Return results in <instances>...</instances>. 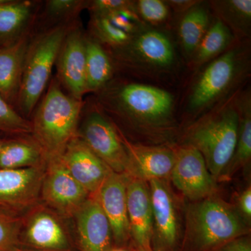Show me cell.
<instances>
[{
  "mask_svg": "<svg viewBox=\"0 0 251 251\" xmlns=\"http://www.w3.org/2000/svg\"><path fill=\"white\" fill-rule=\"evenodd\" d=\"M153 216V232L163 245L172 247L177 240L179 222L174 198L165 180L149 181Z\"/></svg>",
  "mask_w": 251,
  "mask_h": 251,
  "instance_id": "19",
  "label": "cell"
},
{
  "mask_svg": "<svg viewBox=\"0 0 251 251\" xmlns=\"http://www.w3.org/2000/svg\"><path fill=\"white\" fill-rule=\"evenodd\" d=\"M126 195L130 232L143 250L150 251L153 235L152 209L150 188L146 181L128 176Z\"/></svg>",
  "mask_w": 251,
  "mask_h": 251,
  "instance_id": "18",
  "label": "cell"
},
{
  "mask_svg": "<svg viewBox=\"0 0 251 251\" xmlns=\"http://www.w3.org/2000/svg\"><path fill=\"white\" fill-rule=\"evenodd\" d=\"M46 166L0 169V210L16 214L40 199Z\"/></svg>",
  "mask_w": 251,
  "mask_h": 251,
  "instance_id": "11",
  "label": "cell"
},
{
  "mask_svg": "<svg viewBox=\"0 0 251 251\" xmlns=\"http://www.w3.org/2000/svg\"><path fill=\"white\" fill-rule=\"evenodd\" d=\"M23 219L0 210V251H14L20 247Z\"/></svg>",
  "mask_w": 251,
  "mask_h": 251,
  "instance_id": "29",
  "label": "cell"
},
{
  "mask_svg": "<svg viewBox=\"0 0 251 251\" xmlns=\"http://www.w3.org/2000/svg\"><path fill=\"white\" fill-rule=\"evenodd\" d=\"M81 251H109L112 229L95 195H90L75 215Z\"/></svg>",
  "mask_w": 251,
  "mask_h": 251,
  "instance_id": "17",
  "label": "cell"
},
{
  "mask_svg": "<svg viewBox=\"0 0 251 251\" xmlns=\"http://www.w3.org/2000/svg\"><path fill=\"white\" fill-rule=\"evenodd\" d=\"M3 140L0 138V153H1V148H2Z\"/></svg>",
  "mask_w": 251,
  "mask_h": 251,
  "instance_id": "39",
  "label": "cell"
},
{
  "mask_svg": "<svg viewBox=\"0 0 251 251\" xmlns=\"http://www.w3.org/2000/svg\"><path fill=\"white\" fill-rule=\"evenodd\" d=\"M31 16L29 1L4 0L0 3V45H9L23 35Z\"/></svg>",
  "mask_w": 251,
  "mask_h": 251,
  "instance_id": "22",
  "label": "cell"
},
{
  "mask_svg": "<svg viewBox=\"0 0 251 251\" xmlns=\"http://www.w3.org/2000/svg\"><path fill=\"white\" fill-rule=\"evenodd\" d=\"M0 131L11 134L31 133V122L18 113L12 105L0 97Z\"/></svg>",
  "mask_w": 251,
  "mask_h": 251,
  "instance_id": "30",
  "label": "cell"
},
{
  "mask_svg": "<svg viewBox=\"0 0 251 251\" xmlns=\"http://www.w3.org/2000/svg\"><path fill=\"white\" fill-rule=\"evenodd\" d=\"M224 251H251V244L248 239H237L229 243Z\"/></svg>",
  "mask_w": 251,
  "mask_h": 251,
  "instance_id": "37",
  "label": "cell"
},
{
  "mask_svg": "<svg viewBox=\"0 0 251 251\" xmlns=\"http://www.w3.org/2000/svg\"><path fill=\"white\" fill-rule=\"evenodd\" d=\"M171 177L180 192L192 201L211 197L216 191L215 179L209 173L204 157L191 145H185L176 151Z\"/></svg>",
  "mask_w": 251,
  "mask_h": 251,
  "instance_id": "10",
  "label": "cell"
},
{
  "mask_svg": "<svg viewBox=\"0 0 251 251\" xmlns=\"http://www.w3.org/2000/svg\"><path fill=\"white\" fill-rule=\"evenodd\" d=\"M120 49L125 52L128 62L143 70H168L176 59L169 38L154 29L140 30Z\"/></svg>",
  "mask_w": 251,
  "mask_h": 251,
  "instance_id": "12",
  "label": "cell"
},
{
  "mask_svg": "<svg viewBox=\"0 0 251 251\" xmlns=\"http://www.w3.org/2000/svg\"><path fill=\"white\" fill-rule=\"evenodd\" d=\"M90 193L66 169L60 158L48 162L40 198L58 215L75 216Z\"/></svg>",
  "mask_w": 251,
  "mask_h": 251,
  "instance_id": "6",
  "label": "cell"
},
{
  "mask_svg": "<svg viewBox=\"0 0 251 251\" xmlns=\"http://www.w3.org/2000/svg\"><path fill=\"white\" fill-rule=\"evenodd\" d=\"M46 164L44 153L34 138L3 140L0 169H22Z\"/></svg>",
  "mask_w": 251,
  "mask_h": 251,
  "instance_id": "21",
  "label": "cell"
},
{
  "mask_svg": "<svg viewBox=\"0 0 251 251\" xmlns=\"http://www.w3.org/2000/svg\"><path fill=\"white\" fill-rule=\"evenodd\" d=\"M126 251L120 250V249H117V250H114V251Z\"/></svg>",
  "mask_w": 251,
  "mask_h": 251,
  "instance_id": "40",
  "label": "cell"
},
{
  "mask_svg": "<svg viewBox=\"0 0 251 251\" xmlns=\"http://www.w3.org/2000/svg\"><path fill=\"white\" fill-rule=\"evenodd\" d=\"M110 97L115 110L144 125H165L173 117V96L154 86L126 84L112 92Z\"/></svg>",
  "mask_w": 251,
  "mask_h": 251,
  "instance_id": "5",
  "label": "cell"
},
{
  "mask_svg": "<svg viewBox=\"0 0 251 251\" xmlns=\"http://www.w3.org/2000/svg\"><path fill=\"white\" fill-rule=\"evenodd\" d=\"M128 156L126 175L142 180H165L171 176L176 151L166 147L134 145L122 135Z\"/></svg>",
  "mask_w": 251,
  "mask_h": 251,
  "instance_id": "14",
  "label": "cell"
},
{
  "mask_svg": "<svg viewBox=\"0 0 251 251\" xmlns=\"http://www.w3.org/2000/svg\"><path fill=\"white\" fill-rule=\"evenodd\" d=\"M68 31L64 25L52 28L29 44L17 100L25 115H30L47 87Z\"/></svg>",
  "mask_w": 251,
  "mask_h": 251,
  "instance_id": "3",
  "label": "cell"
},
{
  "mask_svg": "<svg viewBox=\"0 0 251 251\" xmlns=\"http://www.w3.org/2000/svg\"><path fill=\"white\" fill-rule=\"evenodd\" d=\"M133 1L126 0H95L90 3V9L93 14L104 15L113 11L134 7Z\"/></svg>",
  "mask_w": 251,
  "mask_h": 251,
  "instance_id": "33",
  "label": "cell"
},
{
  "mask_svg": "<svg viewBox=\"0 0 251 251\" xmlns=\"http://www.w3.org/2000/svg\"><path fill=\"white\" fill-rule=\"evenodd\" d=\"M201 4L185 13L179 23L180 42L187 54L194 53L209 27V12Z\"/></svg>",
  "mask_w": 251,
  "mask_h": 251,
  "instance_id": "24",
  "label": "cell"
},
{
  "mask_svg": "<svg viewBox=\"0 0 251 251\" xmlns=\"http://www.w3.org/2000/svg\"><path fill=\"white\" fill-rule=\"evenodd\" d=\"M82 107V100L63 92L57 81L50 86L31 122L33 138L47 163L60 158L76 136Z\"/></svg>",
  "mask_w": 251,
  "mask_h": 251,
  "instance_id": "1",
  "label": "cell"
},
{
  "mask_svg": "<svg viewBox=\"0 0 251 251\" xmlns=\"http://www.w3.org/2000/svg\"><path fill=\"white\" fill-rule=\"evenodd\" d=\"M103 16L108 18L110 23L115 27L121 29L122 31H125L130 36L134 35V34L142 30L141 24H138V23H135L130 21V20L127 19L126 18L122 16L117 11L104 14Z\"/></svg>",
  "mask_w": 251,
  "mask_h": 251,
  "instance_id": "34",
  "label": "cell"
},
{
  "mask_svg": "<svg viewBox=\"0 0 251 251\" xmlns=\"http://www.w3.org/2000/svg\"><path fill=\"white\" fill-rule=\"evenodd\" d=\"M239 69V52L234 50L211 61L191 91L188 100L190 109L198 112L212 105L232 87Z\"/></svg>",
  "mask_w": 251,
  "mask_h": 251,
  "instance_id": "7",
  "label": "cell"
},
{
  "mask_svg": "<svg viewBox=\"0 0 251 251\" xmlns=\"http://www.w3.org/2000/svg\"><path fill=\"white\" fill-rule=\"evenodd\" d=\"M92 29L99 42H103L117 49H121L126 45L132 37L113 25L103 15L93 14Z\"/></svg>",
  "mask_w": 251,
  "mask_h": 251,
  "instance_id": "28",
  "label": "cell"
},
{
  "mask_svg": "<svg viewBox=\"0 0 251 251\" xmlns=\"http://www.w3.org/2000/svg\"><path fill=\"white\" fill-rule=\"evenodd\" d=\"M237 108V104H227L198 122L188 133L187 145L201 153L214 179L223 175L233 156L239 133Z\"/></svg>",
  "mask_w": 251,
  "mask_h": 251,
  "instance_id": "2",
  "label": "cell"
},
{
  "mask_svg": "<svg viewBox=\"0 0 251 251\" xmlns=\"http://www.w3.org/2000/svg\"><path fill=\"white\" fill-rule=\"evenodd\" d=\"M187 228L196 246L205 249L240 237L247 227L232 206L213 196L190 206Z\"/></svg>",
  "mask_w": 251,
  "mask_h": 251,
  "instance_id": "4",
  "label": "cell"
},
{
  "mask_svg": "<svg viewBox=\"0 0 251 251\" xmlns=\"http://www.w3.org/2000/svg\"><path fill=\"white\" fill-rule=\"evenodd\" d=\"M239 126L237 145L232 159L224 173L231 175L250 161L251 157V107L250 97L239 104ZM223 173V174H224Z\"/></svg>",
  "mask_w": 251,
  "mask_h": 251,
  "instance_id": "26",
  "label": "cell"
},
{
  "mask_svg": "<svg viewBox=\"0 0 251 251\" xmlns=\"http://www.w3.org/2000/svg\"><path fill=\"white\" fill-rule=\"evenodd\" d=\"M168 7L174 10L175 12L185 14L200 4L202 1H196V0H168L165 1Z\"/></svg>",
  "mask_w": 251,
  "mask_h": 251,
  "instance_id": "35",
  "label": "cell"
},
{
  "mask_svg": "<svg viewBox=\"0 0 251 251\" xmlns=\"http://www.w3.org/2000/svg\"><path fill=\"white\" fill-rule=\"evenodd\" d=\"M77 135L112 171L125 174L128 156L122 136L102 113L89 114Z\"/></svg>",
  "mask_w": 251,
  "mask_h": 251,
  "instance_id": "8",
  "label": "cell"
},
{
  "mask_svg": "<svg viewBox=\"0 0 251 251\" xmlns=\"http://www.w3.org/2000/svg\"><path fill=\"white\" fill-rule=\"evenodd\" d=\"M57 59L59 80L69 95L82 100L86 93V44L80 29L68 31Z\"/></svg>",
  "mask_w": 251,
  "mask_h": 251,
  "instance_id": "15",
  "label": "cell"
},
{
  "mask_svg": "<svg viewBox=\"0 0 251 251\" xmlns=\"http://www.w3.org/2000/svg\"><path fill=\"white\" fill-rule=\"evenodd\" d=\"M30 42L27 35L0 48V97L12 105L17 103L23 68Z\"/></svg>",
  "mask_w": 251,
  "mask_h": 251,
  "instance_id": "20",
  "label": "cell"
},
{
  "mask_svg": "<svg viewBox=\"0 0 251 251\" xmlns=\"http://www.w3.org/2000/svg\"><path fill=\"white\" fill-rule=\"evenodd\" d=\"M84 1L75 0H51L47 1L46 10L52 17L64 18L75 14Z\"/></svg>",
  "mask_w": 251,
  "mask_h": 251,
  "instance_id": "32",
  "label": "cell"
},
{
  "mask_svg": "<svg viewBox=\"0 0 251 251\" xmlns=\"http://www.w3.org/2000/svg\"><path fill=\"white\" fill-rule=\"evenodd\" d=\"M2 1H4V0H0V3L2 2Z\"/></svg>",
  "mask_w": 251,
  "mask_h": 251,
  "instance_id": "41",
  "label": "cell"
},
{
  "mask_svg": "<svg viewBox=\"0 0 251 251\" xmlns=\"http://www.w3.org/2000/svg\"><path fill=\"white\" fill-rule=\"evenodd\" d=\"M127 179L126 175L112 171L95 194L110 222L112 236L118 242L125 241L130 232L127 213Z\"/></svg>",
  "mask_w": 251,
  "mask_h": 251,
  "instance_id": "16",
  "label": "cell"
},
{
  "mask_svg": "<svg viewBox=\"0 0 251 251\" xmlns=\"http://www.w3.org/2000/svg\"><path fill=\"white\" fill-rule=\"evenodd\" d=\"M135 7L140 18L151 25L164 23L169 16L170 8L161 0H139Z\"/></svg>",
  "mask_w": 251,
  "mask_h": 251,
  "instance_id": "31",
  "label": "cell"
},
{
  "mask_svg": "<svg viewBox=\"0 0 251 251\" xmlns=\"http://www.w3.org/2000/svg\"><path fill=\"white\" fill-rule=\"evenodd\" d=\"M86 92L103 88L113 74L111 59L98 41L85 38Z\"/></svg>",
  "mask_w": 251,
  "mask_h": 251,
  "instance_id": "23",
  "label": "cell"
},
{
  "mask_svg": "<svg viewBox=\"0 0 251 251\" xmlns=\"http://www.w3.org/2000/svg\"><path fill=\"white\" fill-rule=\"evenodd\" d=\"M31 210L23 220L20 245L24 243L36 251H70L69 234L58 214L45 206H34Z\"/></svg>",
  "mask_w": 251,
  "mask_h": 251,
  "instance_id": "9",
  "label": "cell"
},
{
  "mask_svg": "<svg viewBox=\"0 0 251 251\" xmlns=\"http://www.w3.org/2000/svg\"><path fill=\"white\" fill-rule=\"evenodd\" d=\"M219 19L241 35H247L251 25V0H227L212 1Z\"/></svg>",
  "mask_w": 251,
  "mask_h": 251,
  "instance_id": "27",
  "label": "cell"
},
{
  "mask_svg": "<svg viewBox=\"0 0 251 251\" xmlns=\"http://www.w3.org/2000/svg\"><path fill=\"white\" fill-rule=\"evenodd\" d=\"M60 160L73 177L90 195L98 192L112 172L77 134L68 144Z\"/></svg>",
  "mask_w": 251,
  "mask_h": 251,
  "instance_id": "13",
  "label": "cell"
},
{
  "mask_svg": "<svg viewBox=\"0 0 251 251\" xmlns=\"http://www.w3.org/2000/svg\"><path fill=\"white\" fill-rule=\"evenodd\" d=\"M231 29L222 21L216 20L209 25L195 51L194 63L201 65L219 57L232 41Z\"/></svg>",
  "mask_w": 251,
  "mask_h": 251,
  "instance_id": "25",
  "label": "cell"
},
{
  "mask_svg": "<svg viewBox=\"0 0 251 251\" xmlns=\"http://www.w3.org/2000/svg\"><path fill=\"white\" fill-rule=\"evenodd\" d=\"M239 208L244 219L250 221L251 218V188L249 187L239 198Z\"/></svg>",
  "mask_w": 251,
  "mask_h": 251,
  "instance_id": "36",
  "label": "cell"
},
{
  "mask_svg": "<svg viewBox=\"0 0 251 251\" xmlns=\"http://www.w3.org/2000/svg\"><path fill=\"white\" fill-rule=\"evenodd\" d=\"M14 251H36L30 250V249H23L22 248L18 247V249H16Z\"/></svg>",
  "mask_w": 251,
  "mask_h": 251,
  "instance_id": "38",
  "label": "cell"
}]
</instances>
